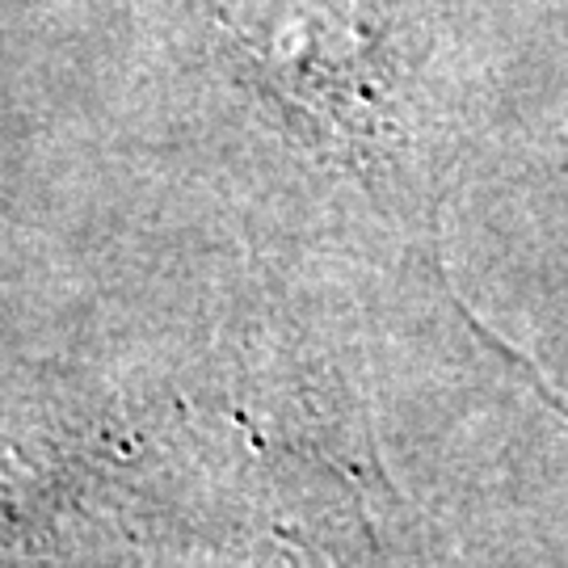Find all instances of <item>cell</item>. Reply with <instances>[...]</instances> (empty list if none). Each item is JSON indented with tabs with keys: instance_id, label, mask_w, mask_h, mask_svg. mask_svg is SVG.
<instances>
[{
	"instance_id": "cell-1",
	"label": "cell",
	"mask_w": 568,
	"mask_h": 568,
	"mask_svg": "<svg viewBox=\"0 0 568 568\" xmlns=\"http://www.w3.org/2000/svg\"><path fill=\"white\" fill-rule=\"evenodd\" d=\"M244 77L325 148L375 152L392 131V26L379 0H215Z\"/></svg>"
}]
</instances>
